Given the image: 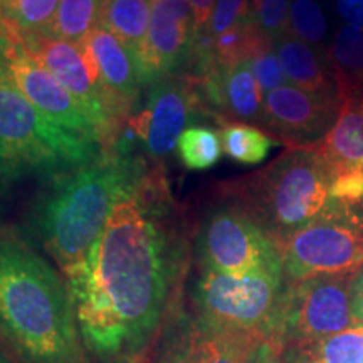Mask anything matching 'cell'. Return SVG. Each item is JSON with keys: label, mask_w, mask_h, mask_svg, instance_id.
<instances>
[{"label": "cell", "mask_w": 363, "mask_h": 363, "mask_svg": "<svg viewBox=\"0 0 363 363\" xmlns=\"http://www.w3.org/2000/svg\"><path fill=\"white\" fill-rule=\"evenodd\" d=\"M155 184L116 203L88 259L65 276L81 343L101 363L142 355L169 308L177 254Z\"/></svg>", "instance_id": "obj_1"}, {"label": "cell", "mask_w": 363, "mask_h": 363, "mask_svg": "<svg viewBox=\"0 0 363 363\" xmlns=\"http://www.w3.org/2000/svg\"><path fill=\"white\" fill-rule=\"evenodd\" d=\"M0 340L19 363H83L67 284L43 256L2 233Z\"/></svg>", "instance_id": "obj_2"}, {"label": "cell", "mask_w": 363, "mask_h": 363, "mask_svg": "<svg viewBox=\"0 0 363 363\" xmlns=\"http://www.w3.org/2000/svg\"><path fill=\"white\" fill-rule=\"evenodd\" d=\"M147 180L142 160L116 147L54 179L35 203L30 229L65 276L88 259L116 203Z\"/></svg>", "instance_id": "obj_3"}, {"label": "cell", "mask_w": 363, "mask_h": 363, "mask_svg": "<svg viewBox=\"0 0 363 363\" xmlns=\"http://www.w3.org/2000/svg\"><path fill=\"white\" fill-rule=\"evenodd\" d=\"M331 175L318 145L291 147L256 174L233 185L239 206L276 242L323 216Z\"/></svg>", "instance_id": "obj_4"}, {"label": "cell", "mask_w": 363, "mask_h": 363, "mask_svg": "<svg viewBox=\"0 0 363 363\" xmlns=\"http://www.w3.org/2000/svg\"><path fill=\"white\" fill-rule=\"evenodd\" d=\"M103 147L45 118L17 88L0 57V167L61 175L94 160Z\"/></svg>", "instance_id": "obj_5"}, {"label": "cell", "mask_w": 363, "mask_h": 363, "mask_svg": "<svg viewBox=\"0 0 363 363\" xmlns=\"http://www.w3.org/2000/svg\"><path fill=\"white\" fill-rule=\"evenodd\" d=\"M201 271L194 291V318L214 328L272 338L286 288L284 272L234 276Z\"/></svg>", "instance_id": "obj_6"}, {"label": "cell", "mask_w": 363, "mask_h": 363, "mask_svg": "<svg viewBox=\"0 0 363 363\" xmlns=\"http://www.w3.org/2000/svg\"><path fill=\"white\" fill-rule=\"evenodd\" d=\"M353 274L355 271L286 281L272 343L278 348L311 343L357 326L352 313Z\"/></svg>", "instance_id": "obj_7"}, {"label": "cell", "mask_w": 363, "mask_h": 363, "mask_svg": "<svg viewBox=\"0 0 363 363\" xmlns=\"http://www.w3.org/2000/svg\"><path fill=\"white\" fill-rule=\"evenodd\" d=\"M197 254L201 269L222 274L284 272L278 242L240 207H220L207 216Z\"/></svg>", "instance_id": "obj_8"}, {"label": "cell", "mask_w": 363, "mask_h": 363, "mask_svg": "<svg viewBox=\"0 0 363 363\" xmlns=\"http://www.w3.org/2000/svg\"><path fill=\"white\" fill-rule=\"evenodd\" d=\"M0 57L17 88L45 118L101 145L99 131L89 120L83 104L27 51L21 30L4 19L0 22Z\"/></svg>", "instance_id": "obj_9"}, {"label": "cell", "mask_w": 363, "mask_h": 363, "mask_svg": "<svg viewBox=\"0 0 363 363\" xmlns=\"http://www.w3.org/2000/svg\"><path fill=\"white\" fill-rule=\"evenodd\" d=\"M286 281L352 272L363 266V227L321 216L278 244Z\"/></svg>", "instance_id": "obj_10"}, {"label": "cell", "mask_w": 363, "mask_h": 363, "mask_svg": "<svg viewBox=\"0 0 363 363\" xmlns=\"http://www.w3.org/2000/svg\"><path fill=\"white\" fill-rule=\"evenodd\" d=\"M201 111L208 110L199 79L192 74H170L152 84L147 104L140 115L128 118V126L150 155L165 158L177 148L185 126Z\"/></svg>", "instance_id": "obj_11"}, {"label": "cell", "mask_w": 363, "mask_h": 363, "mask_svg": "<svg viewBox=\"0 0 363 363\" xmlns=\"http://www.w3.org/2000/svg\"><path fill=\"white\" fill-rule=\"evenodd\" d=\"M21 39L27 51L45 69L51 71L72 96L83 104L89 120L99 131L103 150L115 148V138L120 126L115 123L108 110L106 99L91 74L89 65L79 44L51 38L44 33H21Z\"/></svg>", "instance_id": "obj_12"}, {"label": "cell", "mask_w": 363, "mask_h": 363, "mask_svg": "<svg viewBox=\"0 0 363 363\" xmlns=\"http://www.w3.org/2000/svg\"><path fill=\"white\" fill-rule=\"evenodd\" d=\"M338 94H316L293 84L262 98L261 126L293 147H311L333 128L342 110Z\"/></svg>", "instance_id": "obj_13"}, {"label": "cell", "mask_w": 363, "mask_h": 363, "mask_svg": "<svg viewBox=\"0 0 363 363\" xmlns=\"http://www.w3.org/2000/svg\"><path fill=\"white\" fill-rule=\"evenodd\" d=\"M195 34V19L189 0H152L148 34L135 57L140 84L174 74L189 61Z\"/></svg>", "instance_id": "obj_14"}, {"label": "cell", "mask_w": 363, "mask_h": 363, "mask_svg": "<svg viewBox=\"0 0 363 363\" xmlns=\"http://www.w3.org/2000/svg\"><path fill=\"white\" fill-rule=\"evenodd\" d=\"M278 347L264 335L214 328L192 318L165 363H274Z\"/></svg>", "instance_id": "obj_15"}, {"label": "cell", "mask_w": 363, "mask_h": 363, "mask_svg": "<svg viewBox=\"0 0 363 363\" xmlns=\"http://www.w3.org/2000/svg\"><path fill=\"white\" fill-rule=\"evenodd\" d=\"M79 48L83 49L91 74L106 99L113 120L120 126V121L135 104L142 86L133 54L116 35L99 26L86 35Z\"/></svg>", "instance_id": "obj_16"}, {"label": "cell", "mask_w": 363, "mask_h": 363, "mask_svg": "<svg viewBox=\"0 0 363 363\" xmlns=\"http://www.w3.org/2000/svg\"><path fill=\"white\" fill-rule=\"evenodd\" d=\"M197 79L203 103L217 116L240 123H261L264 96L247 61L217 65Z\"/></svg>", "instance_id": "obj_17"}, {"label": "cell", "mask_w": 363, "mask_h": 363, "mask_svg": "<svg viewBox=\"0 0 363 363\" xmlns=\"http://www.w3.org/2000/svg\"><path fill=\"white\" fill-rule=\"evenodd\" d=\"M318 150L331 180L363 170V94L343 103L333 128L318 143Z\"/></svg>", "instance_id": "obj_18"}, {"label": "cell", "mask_w": 363, "mask_h": 363, "mask_svg": "<svg viewBox=\"0 0 363 363\" xmlns=\"http://www.w3.org/2000/svg\"><path fill=\"white\" fill-rule=\"evenodd\" d=\"M274 51L289 84L316 94H338L328 56H321L320 49L286 34L276 40Z\"/></svg>", "instance_id": "obj_19"}, {"label": "cell", "mask_w": 363, "mask_h": 363, "mask_svg": "<svg viewBox=\"0 0 363 363\" xmlns=\"http://www.w3.org/2000/svg\"><path fill=\"white\" fill-rule=\"evenodd\" d=\"M340 101L363 94V29L350 24L338 27L326 51Z\"/></svg>", "instance_id": "obj_20"}, {"label": "cell", "mask_w": 363, "mask_h": 363, "mask_svg": "<svg viewBox=\"0 0 363 363\" xmlns=\"http://www.w3.org/2000/svg\"><path fill=\"white\" fill-rule=\"evenodd\" d=\"M274 363H363V325L318 342L281 347Z\"/></svg>", "instance_id": "obj_21"}, {"label": "cell", "mask_w": 363, "mask_h": 363, "mask_svg": "<svg viewBox=\"0 0 363 363\" xmlns=\"http://www.w3.org/2000/svg\"><path fill=\"white\" fill-rule=\"evenodd\" d=\"M150 13L152 0H103L99 27L116 35L136 57L147 39Z\"/></svg>", "instance_id": "obj_22"}, {"label": "cell", "mask_w": 363, "mask_h": 363, "mask_svg": "<svg viewBox=\"0 0 363 363\" xmlns=\"http://www.w3.org/2000/svg\"><path fill=\"white\" fill-rule=\"evenodd\" d=\"M222 150L233 162L242 165H256L264 162L271 150L278 147L279 140L249 123L222 121L220 126Z\"/></svg>", "instance_id": "obj_23"}, {"label": "cell", "mask_w": 363, "mask_h": 363, "mask_svg": "<svg viewBox=\"0 0 363 363\" xmlns=\"http://www.w3.org/2000/svg\"><path fill=\"white\" fill-rule=\"evenodd\" d=\"M101 4L103 0H59L54 19L44 34L72 44L83 43L99 26Z\"/></svg>", "instance_id": "obj_24"}, {"label": "cell", "mask_w": 363, "mask_h": 363, "mask_svg": "<svg viewBox=\"0 0 363 363\" xmlns=\"http://www.w3.org/2000/svg\"><path fill=\"white\" fill-rule=\"evenodd\" d=\"M177 155L189 170H207L220 160V135L207 126H189L177 142Z\"/></svg>", "instance_id": "obj_25"}, {"label": "cell", "mask_w": 363, "mask_h": 363, "mask_svg": "<svg viewBox=\"0 0 363 363\" xmlns=\"http://www.w3.org/2000/svg\"><path fill=\"white\" fill-rule=\"evenodd\" d=\"M288 34L320 51L323 49L328 38V21L316 0H289Z\"/></svg>", "instance_id": "obj_26"}, {"label": "cell", "mask_w": 363, "mask_h": 363, "mask_svg": "<svg viewBox=\"0 0 363 363\" xmlns=\"http://www.w3.org/2000/svg\"><path fill=\"white\" fill-rule=\"evenodd\" d=\"M59 0H0V17L21 33H44L54 19Z\"/></svg>", "instance_id": "obj_27"}, {"label": "cell", "mask_w": 363, "mask_h": 363, "mask_svg": "<svg viewBox=\"0 0 363 363\" xmlns=\"http://www.w3.org/2000/svg\"><path fill=\"white\" fill-rule=\"evenodd\" d=\"M289 0H251L254 21L272 43L288 34Z\"/></svg>", "instance_id": "obj_28"}, {"label": "cell", "mask_w": 363, "mask_h": 363, "mask_svg": "<svg viewBox=\"0 0 363 363\" xmlns=\"http://www.w3.org/2000/svg\"><path fill=\"white\" fill-rule=\"evenodd\" d=\"M249 66H251V71L256 78L257 84H259V89L262 96L271 91L281 88V86L289 84L288 78H286L283 66H281V61L278 54L274 51V45L264 49V51L254 56L251 61H247Z\"/></svg>", "instance_id": "obj_29"}, {"label": "cell", "mask_w": 363, "mask_h": 363, "mask_svg": "<svg viewBox=\"0 0 363 363\" xmlns=\"http://www.w3.org/2000/svg\"><path fill=\"white\" fill-rule=\"evenodd\" d=\"M251 13V0H217L206 30L212 38H217Z\"/></svg>", "instance_id": "obj_30"}, {"label": "cell", "mask_w": 363, "mask_h": 363, "mask_svg": "<svg viewBox=\"0 0 363 363\" xmlns=\"http://www.w3.org/2000/svg\"><path fill=\"white\" fill-rule=\"evenodd\" d=\"M335 6L347 24L363 29V0H335Z\"/></svg>", "instance_id": "obj_31"}, {"label": "cell", "mask_w": 363, "mask_h": 363, "mask_svg": "<svg viewBox=\"0 0 363 363\" xmlns=\"http://www.w3.org/2000/svg\"><path fill=\"white\" fill-rule=\"evenodd\" d=\"M352 313L357 325H363V266L355 271L352 279Z\"/></svg>", "instance_id": "obj_32"}, {"label": "cell", "mask_w": 363, "mask_h": 363, "mask_svg": "<svg viewBox=\"0 0 363 363\" xmlns=\"http://www.w3.org/2000/svg\"><path fill=\"white\" fill-rule=\"evenodd\" d=\"M216 2L217 0H189L190 7H192V12H194L195 27H197V30L206 29L208 26L212 12H214Z\"/></svg>", "instance_id": "obj_33"}, {"label": "cell", "mask_w": 363, "mask_h": 363, "mask_svg": "<svg viewBox=\"0 0 363 363\" xmlns=\"http://www.w3.org/2000/svg\"><path fill=\"white\" fill-rule=\"evenodd\" d=\"M0 363H9V362H7V358H6V355H4L2 352H0Z\"/></svg>", "instance_id": "obj_34"}]
</instances>
